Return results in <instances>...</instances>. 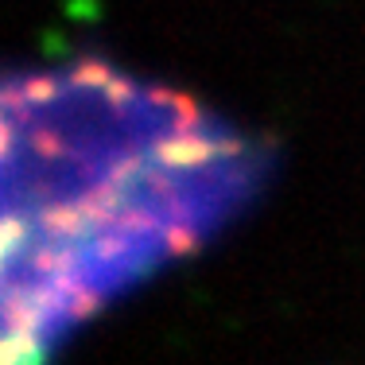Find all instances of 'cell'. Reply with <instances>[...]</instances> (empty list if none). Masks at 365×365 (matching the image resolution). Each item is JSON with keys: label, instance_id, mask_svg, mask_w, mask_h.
<instances>
[{"label": "cell", "instance_id": "cell-1", "mask_svg": "<svg viewBox=\"0 0 365 365\" xmlns=\"http://www.w3.org/2000/svg\"><path fill=\"white\" fill-rule=\"evenodd\" d=\"M272 171L268 140L106 55L0 66V365H47Z\"/></svg>", "mask_w": 365, "mask_h": 365}]
</instances>
